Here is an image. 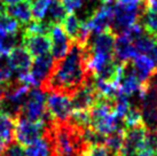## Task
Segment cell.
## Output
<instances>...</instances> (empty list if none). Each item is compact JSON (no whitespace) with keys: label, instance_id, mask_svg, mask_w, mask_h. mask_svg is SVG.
I'll return each mask as SVG.
<instances>
[{"label":"cell","instance_id":"cell-29","mask_svg":"<svg viewBox=\"0 0 157 156\" xmlns=\"http://www.w3.org/2000/svg\"><path fill=\"white\" fill-rule=\"evenodd\" d=\"M0 156H26L25 155V149L22 145L18 142H10L5 148L2 152H0Z\"/></svg>","mask_w":157,"mask_h":156},{"label":"cell","instance_id":"cell-11","mask_svg":"<svg viewBox=\"0 0 157 156\" xmlns=\"http://www.w3.org/2000/svg\"><path fill=\"white\" fill-rule=\"evenodd\" d=\"M54 65H55V60L48 53L36 57L35 60L32 61L30 71H29L31 85L36 87L41 86L49 77Z\"/></svg>","mask_w":157,"mask_h":156},{"label":"cell","instance_id":"cell-14","mask_svg":"<svg viewBox=\"0 0 157 156\" xmlns=\"http://www.w3.org/2000/svg\"><path fill=\"white\" fill-rule=\"evenodd\" d=\"M139 53L136 52L134 44L125 32L118 33L113 46V57L117 62H128L134 59Z\"/></svg>","mask_w":157,"mask_h":156},{"label":"cell","instance_id":"cell-17","mask_svg":"<svg viewBox=\"0 0 157 156\" xmlns=\"http://www.w3.org/2000/svg\"><path fill=\"white\" fill-rule=\"evenodd\" d=\"M15 118L0 110V152L14 140Z\"/></svg>","mask_w":157,"mask_h":156},{"label":"cell","instance_id":"cell-25","mask_svg":"<svg viewBox=\"0 0 157 156\" xmlns=\"http://www.w3.org/2000/svg\"><path fill=\"white\" fill-rule=\"evenodd\" d=\"M0 29L8 35H18L21 30V25L14 18H12L6 12L0 14Z\"/></svg>","mask_w":157,"mask_h":156},{"label":"cell","instance_id":"cell-3","mask_svg":"<svg viewBox=\"0 0 157 156\" xmlns=\"http://www.w3.org/2000/svg\"><path fill=\"white\" fill-rule=\"evenodd\" d=\"M123 119L115 111V100L99 96L95 106L91 109V126L102 135H109L115 131L123 129Z\"/></svg>","mask_w":157,"mask_h":156},{"label":"cell","instance_id":"cell-34","mask_svg":"<svg viewBox=\"0 0 157 156\" xmlns=\"http://www.w3.org/2000/svg\"><path fill=\"white\" fill-rule=\"evenodd\" d=\"M135 156H155V153L150 152V150H141Z\"/></svg>","mask_w":157,"mask_h":156},{"label":"cell","instance_id":"cell-26","mask_svg":"<svg viewBox=\"0 0 157 156\" xmlns=\"http://www.w3.org/2000/svg\"><path fill=\"white\" fill-rule=\"evenodd\" d=\"M32 9V16L36 21H44L47 15L52 0H29Z\"/></svg>","mask_w":157,"mask_h":156},{"label":"cell","instance_id":"cell-12","mask_svg":"<svg viewBox=\"0 0 157 156\" xmlns=\"http://www.w3.org/2000/svg\"><path fill=\"white\" fill-rule=\"evenodd\" d=\"M48 36L51 39V52H52L51 55L56 62L63 59L68 54L72 45V40L69 38L63 26L60 24L52 25L51 30L48 32Z\"/></svg>","mask_w":157,"mask_h":156},{"label":"cell","instance_id":"cell-15","mask_svg":"<svg viewBox=\"0 0 157 156\" xmlns=\"http://www.w3.org/2000/svg\"><path fill=\"white\" fill-rule=\"evenodd\" d=\"M23 47L31 54V57H40L51 51V39L48 35H26L22 36Z\"/></svg>","mask_w":157,"mask_h":156},{"label":"cell","instance_id":"cell-16","mask_svg":"<svg viewBox=\"0 0 157 156\" xmlns=\"http://www.w3.org/2000/svg\"><path fill=\"white\" fill-rule=\"evenodd\" d=\"M7 57L14 72L17 75V77L24 76L30 71L31 64H32V57L23 46H18V47L16 46Z\"/></svg>","mask_w":157,"mask_h":156},{"label":"cell","instance_id":"cell-23","mask_svg":"<svg viewBox=\"0 0 157 156\" xmlns=\"http://www.w3.org/2000/svg\"><path fill=\"white\" fill-rule=\"evenodd\" d=\"M141 18L144 31L157 38V8L149 9L144 7V13Z\"/></svg>","mask_w":157,"mask_h":156},{"label":"cell","instance_id":"cell-32","mask_svg":"<svg viewBox=\"0 0 157 156\" xmlns=\"http://www.w3.org/2000/svg\"><path fill=\"white\" fill-rule=\"evenodd\" d=\"M144 0H117L118 4L122 5H138L141 4Z\"/></svg>","mask_w":157,"mask_h":156},{"label":"cell","instance_id":"cell-5","mask_svg":"<svg viewBox=\"0 0 157 156\" xmlns=\"http://www.w3.org/2000/svg\"><path fill=\"white\" fill-rule=\"evenodd\" d=\"M49 123L30 121L22 116L15 117L14 139L22 146H29L45 137Z\"/></svg>","mask_w":157,"mask_h":156},{"label":"cell","instance_id":"cell-10","mask_svg":"<svg viewBox=\"0 0 157 156\" xmlns=\"http://www.w3.org/2000/svg\"><path fill=\"white\" fill-rule=\"evenodd\" d=\"M113 7L110 4H105L98 7V8L92 13L87 21H85L87 25L88 30L91 33H102L107 31H113Z\"/></svg>","mask_w":157,"mask_h":156},{"label":"cell","instance_id":"cell-4","mask_svg":"<svg viewBox=\"0 0 157 156\" xmlns=\"http://www.w3.org/2000/svg\"><path fill=\"white\" fill-rule=\"evenodd\" d=\"M18 116L36 122H52L46 107V93L41 87H35L29 91Z\"/></svg>","mask_w":157,"mask_h":156},{"label":"cell","instance_id":"cell-36","mask_svg":"<svg viewBox=\"0 0 157 156\" xmlns=\"http://www.w3.org/2000/svg\"><path fill=\"white\" fill-rule=\"evenodd\" d=\"M5 9H4V7H2V4H1V2H0V14L2 13V12H4Z\"/></svg>","mask_w":157,"mask_h":156},{"label":"cell","instance_id":"cell-13","mask_svg":"<svg viewBox=\"0 0 157 156\" xmlns=\"http://www.w3.org/2000/svg\"><path fill=\"white\" fill-rule=\"evenodd\" d=\"M131 63L133 72L141 85H149L157 75V67L153 60L146 54H138Z\"/></svg>","mask_w":157,"mask_h":156},{"label":"cell","instance_id":"cell-21","mask_svg":"<svg viewBox=\"0 0 157 156\" xmlns=\"http://www.w3.org/2000/svg\"><path fill=\"white\" fill-rule=\"evenodd\" d=\"M62 24H63V29L67 32V35L69 36V38L72 41H75L79 35V31H80L83 21L75 13H69L67 14L64 20L62 21Z\"/></svg>","mask_w":157,"mask_h":156},{"label":"cell","instance_id":"cell-37","mask_svg":"<svg viewBox=\"0 0 157 156\" xmlns=\"http://www.w3.org/2000/svg\"><path fill=\"white\" fill-rule=\"evenodd\" d=\"M115 156H121V155H119V154H118V155H115Z\"/></svg>","mask_w":157,"mask_h":156},{"label":"cell","instance_id":"cell-8","mask_svg":"<svg viewBox=\"0 0 157 156\" xmlns=\"http://www.w3.org/2000/svg\"><path fill=\"white\" fill-rule=\"evenodd\" d=\"M147 133L148 129L144 123L131 127H124V142L119 155L135 156L138 153L144 150Z\"/></svg>","mask_w":157,"mask_h":156},{"label":"cell","instance_id":"cell-28","mask_svg":"<svg viewBox=\"0 0 157 156\" xmlns=\"http://www.w3.org/2000/svg\"><path fill=\"white\" fill-rule=\"evenodd\" d=\"M123 123L124 127H131V126L139 125L142 124V116H141V110L138 107H130L125 114V116L123 117Z\"/></svg>","mask_w":157,"mask_h":156},{"label":"cell","instance_id":"cell-9","mask_svg":"<svg viewBox=\"0 0 157 156\" xmlns=\"http://www.w3.org/2000/svg\"><path fill=\"white\" fill-rule=\"evenodd\" d=\"M92 77L86 80L82 87H79L72 96H70L72 110H91L95 106L99 99V93L96 91Z\"/></svg>","mask_w":157,"mask_h":156},{"label":"cell","instance_id":"cell-24","mask_svg":"<svg viewBox=\"0 0 157 156\" xmlns=\"http://www.w3.org/2000/svg\"><path fill=\"white\" fill-rule=\"evenodd\" d=\"M68 123L71 125L84 130L91 126V110H72Z\"/></svg>","mask_w":157,"mask_h":156},{"label":"cell","instance_id":"cell-7","mask_svg":"<svg viewBox=\"0 0 157 156\" xmlns=\"http://www.w3.org/2000/svg\"><path fill=\"white\" fill-rule=\"evenodd\" d=\"M46 107L51 119L56 123L67 122L72 113L70 96L60 92H48Z\"/></svg>","mask_w":157,"mask_h":156},{"label":"cell","instance_id":"cell-31","mask_svg":"<svg viewBox=\"0 0 157 156\" xmlns=\"http://www.w3.org/2000/svg\"><path fill=\"white\" fill-rule=\"evenodd\" d=\"M85 156H109V153L105 147V145H98L88 148Z\"/></svg>","mask_w":157,"mask_h":156},{"label":"cell","instance_id":"cell-19","mask_svg":"<svg viewBox=\"0 0 157 156\" xmlns=\"http://www.w3.org/2000/svg\"><path fill=\"white\" fill-rule=\"evenodd\" d=\"M123 142H124V127L115 131V132H113V133H110L109 135L105 137V147L107 148L109 155L115 156L121 153Z\"/></svg>","mask_w":157,"mask_h":156},{"label":"cell","instance_id":"cell-38","mask_svg":"<svg viewBox=\"0 0 157 156\" xmlns=\"http://www.w3.org/2000/svg\"><path fill=\"white\" fill-rule=\"evenodd\" d=\"M155 156H157V153H156V154H155Z\"/></svg>","mask_w":157,"mask_h":156},{"label":"cell","instance_id":"cell-6","mask_svg":"<svg viewBox=\"0 0 157 156\" xmlns=\"http://www.w3.org/2000/svg\"><path fill=\"white\" fill-rule=\"evenodd\" d=\"M144 13V4L122 5L116 4L113 6V21L111 29L115 33H121L130 26L138 23Z\"/></svg>","mask_w":157,"mask_h":156},{"label":"cell","instance_id":"cell-35","mask_svg":"<svg viewBox=\"0 0 157 156\" xmlns=\"http://www.w3.org/2000/svg\"><path fill=\"white\" fill-rule=\"evenodd\" d=\"M4 91H5V86L0 84V100L2 99V96H4Z\"/></svg>","mask_w":157,"mask_h":156},{"label":"cell","instance_id":"cell-39","mask_svg":"<svg viewBox=\"0 0 157 156\" xmlns=\"http://www.w3.org/2000/svg\"><path fill=\"white\" fill-rule=\"evenodd\" d=\"M156 93H157V92H156Z\"/></svg>","mask_w":157,"mask_h":156},{"label":"cell","instance_id":"cell-1","mask_svg":"<svg viewBox=\"0 0 157 156\" xmlns=\"http://www.w3.org/2000/svg\"><path fill=\"white\" fill-rule=\"evenodd\" d=\"M86 45L72 41L66 57L55 62L52 72L41 88L47 92H60L71 96L92 78L86 69Z\"/></svg>","mask_w":157,"mask_h":156},{"label":"cell","instance_id":"cell-2","mask_svg":"<svg viewBox=\"0 0 157 156\" xmlns=\"http://www.w3.org/2000/svg\"><path fill=\"white\" fill-rule=\"evenodd\" d=\"M80 129L68 122H51L45 137L51 143V156H85L88 146L83 138Z\"/></svg>","mask_w":157,"mask_h":156},{"label":"cell","instance_id":"cell-27","mask_svg":"<svg viewBox=\"0 0 157 156\" xmlns=\"http://www.w3.org/2000/svg\"><path fill=\"white\" fill-rule=\"evenodd\" d=\"M14 70L7 55H0V84L6 85L13 80Z\"/></svg>","mask_w":157,"mask_h":156},{"label":"cell","instance_id":"cell-33","mask_svg":"<svg viewBox=\"0 0 157 156\" xmlns=\"http://www.w3.org/2000/svg\"><path fill=\"white\" fill-rule=\"evenodd\" d=\"M23 0H0V2L4 5L5 7H7V6H12V5H15V4H18V2H21Z\"/></svg>","mask_w":157,"mask_h":156},{"label":"cell","instance_id":"cell-22","mask_svg":"<svg viewBox=\"0 0 157 156\" xmlns=\"http://www.w3.org/2000/svg\"><path fill=\"white\" fill-rule=\"evenodd\" d=\"M26 156H51V143L46 137H43L41 139L37 140L36 142L31 143L25 148Z\"/></svg>","mask_w":157,"mask_h":156},{"label":"cell","instance_id":"cell-30","mask_svg":"<svg viewBox=\"0 0 157 156\" xmlns=\"http://www.w3.org/2000/svg\"><path fill=\"white\" fill-rule=\"evenodd\" d=\"M87 1L88 0H61L67 13H75L76 10H79Z\"/></svg>","mask_w":157,"mask_h":156},{"label":"cell","instance_id":"cell-18","mask_svg":"<svg viewBox=\"0 0 157 156\" xmlns=\"http://www.w3.org/2000/svg\"><path fill=\"white\" fill-rule=\"evenodd\" d=\"M5 12L9 14L12 18H14L20 24L26 25L32 21V9H31V4L29 0H23L21 2L12 6H7L5 8Z\"/></svg>","mask_w":157,"mask_h":156},{"label":"cell","instance_id":"cell-20","mask_svg":"<svg viewBox=\"0 0 157 156\" xmlns=\"http://www.w3.org/2000/svg\"><path fill=\"white\" fill-rule=\"evenodd\" d=\"M67 10L64 8L61 0H52V2L49 5L47 15H46V21L51 23L52 25L54 24H60L67 16Z\"/></svg>","mask_w":157,"mask_h":156}]
</instances>
